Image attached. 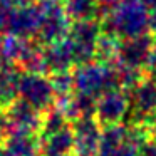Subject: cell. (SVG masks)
<instances>
[{"mask_svg": "<svg viewBox=\"0 0 156 156\" xmlns=\"http://www.w3.org/2000/svg\"><path fill=\"white\" fill-rule=\"evenodd\" d=\"M149 10L141 0H119L101 12V29L106 34L122 39L138 37L148 32Z\"/></svg>", "mask_w": 156, "mask_h": 156, "instance_id": "1", "label": "cell"}, {"mask_svg": "<svg viewBox=\"0 0 156 156\" xmlns=\"http://www.w3.org/2000/svg\"><path fill=\"white\" fill-rule=\"evenodd\" d=\"M72 79H74V92L91 98H98L108 89L119 87L116 66L112 62H104L99 59L74 66Z\"/></svg>", "mask_w": 156, "mask_h": 156, "instance_id": "2", "label": "cell"}, {"mask_svg": "<svg viewBox=\"0 0 156 156\" xmlns=\"http://www.w3.org/2000/svg\"><path fill=\"white\" fill-rule=\"evenodd\" d=\"M41 9V27L35 41L42 45H49L67 37L72 22L67 19L62 7V0H37Z\"/></svg>", "mask_w": 156, "mask_h": 156, "instance_id": "3", "label": "cell"}, {"mask_svg": "<svg viewBox=\"0 0 156 156\" xmlns=\"http://www.w3.org/2000/svg\"><path fill=\"white\" fill-rule=\"evenodd\" d=\"M129 109H131L129 92L121 87H112L96 98L92 118L98 121L101 128H106V126L124 122V119L129 116Z\"/></svg>", "mask_w": 156, "mask_h": 156, "instance_id": "4", "label": "cell"}, {"mask_svg": "<svg viewBox=\"0 0 156 156\" xmlns=\"http://www.w3.org/2000/svg\"><path fill=\"white\" fill-rule=\"evenodd\" d=\"M153 54H154V37L149 32H146L138 37L119 41L114 64L148 72Z\"/></svg>", "mask_w": 156, "mask_h": 156, "instance_id": "5", "label": "cell"}, {"mask_svg": "<svg viewBox=\"0 0 156 156\" xmlns=\"http://www.w3.org/2000/svg\"><path fill=\"white\" fill-rule=\"evenodd\" d=\"M101 34H102V29L99 19L72 22L71 30H69L67 35L72 42V47H74L76 66L92 61L96 57V45H98Z\"/></svg>", "mask_w": 156, "mask_h": 156, "instance_id": "6", "label": "cell"}, {"mask_svg": "<svg viewBox=\"0 0 156 156\" xmlns=\"http://www.w3.org/2000/svg\"><path fill=\"white\" fill-rule=\"evenodd\" d=\"M10 134H37L42 131V111L17 98L4 108Z\"/></svg>", "mask_w": 156, "mask_h": 156, "instance_id": "7", "label": "cell"}, {"mask_svg": "<svg viewBox=\"0 0 156 156\" xmlns=\"http://www.w3.org/2000/svg\"><path fill=\"white\" fill-rule=\"evenodd\" d=\"M19 98L24 99L25 102H29L39 111L49 109L55 99L49 76L20 72V77H19Z\"/></svg>", "mask_w": 156, "mask_h": 156, "instance_id": "8", "label": "cell"}, {"mask_svg": "<svg viewBox=\"0 0 156 156\" xmlns=\"http://www.w3.org/2000/svg\"><path fill=\"white\" fill-rule=\"evenodd\" d=\"M39 27H41V9L37 0H17L9 17L5 34L35 39Z\"/></svg>", "mask_w": 156, "mask_h": 156, "instance_id": "9", "label": "cell"}, {"mask_svg": "<svg viewBox=\"0 0 156 156\" xmlns=\"http://www.w3.org/2000/svg\"><path fill=\"white\" fill-rule=\"evenodd\" d=\"M74 131V156H99V141L102 128L94 118L71 122Z\"/></svg>", "mask_w": 156, "mask_h": 156, "instance_id": "10", "label": "cell"}, {"mask_svg": "<svg viewBox=\"0 0 156 156\" xmlns=\"http://www.w3.org/2000/svg\"><path fill=\"white\" fill-rule=\"evenodd\" d=\"M44 59L47 64L49 76L61 71H71L76 66V55L69 35L57 42L44 45Z\"/></svg>", "mask_w": 156, "mask_h": 156, "instance_id": "11", "label": "cell"}, {"mask_svg": "<svg viewBox=\"0 0 156 156\" xmlns=\"http://www.w3.org/2000/svg\"><path fill=\"white\" fill-rule=\"evenodd\" d=\"M74 153V131L71 122L41 136V156H67Z\"/></svg>", "mask_w": 156, "mask_h": 156, "instance_id": "12", "label": "cell"}, {"mask_svg": "<svg viewBox=\"0 0 156 156\" xmlns=\"http://www.w3.org/2000/svg\"><path fill=\"white\" fill-rule=\"evenodd\" d=\"M20 69L14 64L0 66V108L4 109L10 104L14 99L19 98V77Z\"/></svg>", "mask_w": 156, "mask_h": 156, "instance_id": "13", "label": "cell"}, {"mask_svg": "<svg viewBox=\"0 0 156 156\" xmlns=\"http://www.w3.org/2000/svg\"><path fill=\"white\" fill-rule=\"evenodd\" d=\"M62 7L71 22L99 19L102 12L98 0H62Z\"/></svg>", "mask_w": 156, "mask_h": 156, "instance_id": "14", "label": "cell"}, {"mask_svg": "<svg viewBox=\"0 0 156 156\" xmlns=\"http://www.w3.org/2000/svg\"><path fill=\"white\" fill-rule=\"evenodd\" d=\"M4 148L10 156H37L41 154V136L37 134H10Z\"/></svg>", "mask_w": 156, "mask_h": 156, "instance_id": "15", "label": "cell"}, {"mask_svg": "<svg viewBox=\"0 0 156 156\" xmlns=\"http://www.w3.org/2000/svg\"><path fill=\"white\" fill-rule=\"evenodd\" d=\"M54 96H69L74 92V79H72V69L71 71H61L49 76Z\"/></svg>", "mask_w": 156, "mask_h": 156, "instance_id": "16", "label": "cell"}, {"mask_svg": "<svg viewBox=\"0 0 156 156\" xmlns=\"http://www.w3.org/2000/svg\"><path fill=\"white\" fill-rule=\"evenodd\" d=\"M99 156H138V149H136L133 128H131V136H129L128 139H124V141L118 143V144H114V146H109V148L99 149Z\"/></svg>", "mask_w": 156, "mask_h": 156, "instance_id": "17", "label": "cell"}, {"mask_svg": "<svg viewBox=\"0 0 156 156\" xmlns=\"http://www.w3.org/2000/svg\"><path fill=\"white\" fill-rule=\"evenodd\" d=\"M138 156H156V136L141 133L139 139L136 141Z\"/></svg>", "mask_w": 156, "mask_h": 156, "instance_id": "18", "label": "cell"}, {"mask_svg": "<svg viewBox=\"0 0 156 156\" xmlns=\"http://www.w3.org/2000/svg\"><path fill=\"white\" fill-rule=\"evenodd\" d=\"M10 136V131H9V121L7 116H5V111L0 108V146H4L7 138Z\"/></svg>", "mask_w": 156, "mask_h": 156, "instance_id": "19", "label": "cell"}, {"mask_svg": "<svg viewBox=\"0 0 156 156\" xmlns=\"http://www.w3.org/2000/svg\"><path fill=\"white\" fill-rule=\"evenodd\" d=\"M148 32L156 39V10L149 12V19H148Z\"/></svg>", "mask_w": 156, "mask_h": 156, "instance_id": "20", "label": "cell"}, {"mask_svg": "<svg viewBox=\"0 0 156 156\" xmlns=\"http://www.w3.org/2000/svg\"><path fill=\"white\" fill-rule=\"evenodd\" d=\"M99 2V5H101V9L104 10V9H108V7H111V5H114L116 2H119V0H98Z\"/></svg>", "mask_w": 156, "mask_h": 156, "instance_id": "21", "label": "cell"}, {"mask_svg": "<svg viewBox=\"0 0 156 156\" xmlns=\"http://www.w3.org/2000/svg\"><path fill=\"white\" fill-rule=\"evenodd\" d=\"M143 4H144V7L148 9L149 12L151 10H156V0H141Z\"/></svg>", "mask_w": 156, "mask_h": 156, "instance_id": "22", "label": "cell"}, {"mask_svg": "<svg viewBox=\"0 0 156 156\" xmlns=\"http://www.w3.org/2000/svg\"><path fill=\"white\" fill-rule=\"evenodd\" d=\"M0 156H10V154H9V151L4 148V146H0Z\"/></svg>", "mask_w": 156, "mask_h": 156, "instance_id": "23", "label": "cell"}, {"mask_svg": "<svg viewBox=\"0 0 156 156\" xmlns=\"http://www.w3.org/2000/svg\"><path fill=\"white\" fill-rule=\"evenodd\" d=\"M0 41H2V34H0ZM2 64H5V61H4V57H2V49H0V66Z\"/></svg>", "mask_w": 156, "mask_h": 156, "instance_id": "24", "label": "cell"}, {"mask_svg": "<svg viewBox=\"0 0 156 156\" xmlns=\"http://www.w3.org/2000/svg\"><path fill=\"white\" fill-rule=\"evenodd\" d=\"M154 54H156V39H154Z\"/></svg>", "mask_w": 156, "mask_h": 156, "instance_id": "25", "label": "cell"}, {"mask_svg": "<svg viewBox=\"0 0 156 156\" xmlns=\"http://www.w3.org/2000/svg\"><path fill=\"white\" fill-rule=\"evenodd\" d=\"M67 156H74V153H72V154H67Z\"/></svg>", "mask_w": 156, "mask_h": 156, "instance_id": "26", "label": "cell"}, {"mask_svg": "<svg viewBox=\"0 0 156 156\" xmlns=\"http://www.w3.org/2000/svg\"><path fill=\"white\" fill-rule=\"evenodd\" d=\"M37 156H41V154H37Z\"/></svg>", "mask_w": 156, "mask_h": 156, "instance_id": "27", "label": "cell"}]
</instances>
